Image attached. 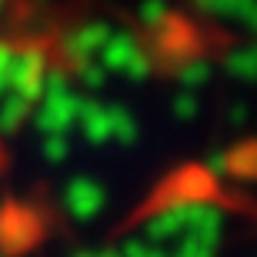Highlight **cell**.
I'll use <instances>...</instances> for the list:
<instances>
[{
  "label": "cell",
  "mask_w": 257,
  "mask_h": 257,
  "mask_svg": "<svg viewBox=\"0 0 257 257\" xmlns=\"http://www.w3.org/2000/svg\"><path fill=\"white\" fill-rule=\"evenodd\" d=\"M0 167H4V147H0Z\"/></svg>",
  "instance_id": "obj_1"
}]
</instances>
